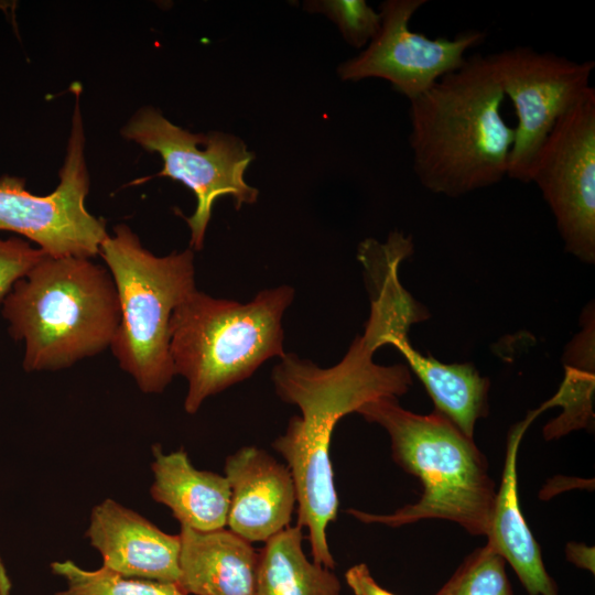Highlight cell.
Listing matches in <instances>:
<instances>
[{
    "instance_id": "1",
    "label": "cell",
    "mask_w": 595,
    "mask_h": 595,
    "mask_svg": "<svg viewBox=\"0 0 595 595\" xmlns=\"http://www.w3.org/2000/svg\"><path fill=\"white\" fill-rule=\"evenodd\" d=\"M409 314L387 293L371 296L370 315L363 335L351 343L342 360L322 368L295 354H286L272 370L278 397L296 405L283 434L272 443L284 458L296 489L298 526L306 528L313 562L334 570L326 529L336 519L338 497L329 448L333 431L345 415L379 398H399L411 385L404 365L382 366L375 351L387 345L389 334L408 328Z\"/></svg>"
},
{
    "instance_id": "2",
    "label": "cell",
    "mask_w": 595,
    "mask_h": 595,
    "mask_svg": "<svg viewBox=\"0 0 595 595\" xmlns=\"http://www.w3.org/2000/svg\"><path fill=\"white\" fill-rule=\"evenodd\" d=\"M505 99L490 54L476 53L410 100L413 170L428 191L458 197L507 176L515 127Z\"/></svg>"
},
{
    "instance_id": "3",
    "label": "cell",
    "mask_w": 595,
    "mask_h": 595,
    "mask_svg": "<svg viewBox=\"0 0 595 595\" xmlns=\"http://www.w3.org/2000/svg\"><path fill=\"white\" fill-rule=\"evenodd\" d=\"M356 413L386 430L393 461L420 479L422 494L416 502L390 513L357 509L347 513L364 523L390 528L442 519L472 536H486L497 490L474 439L440 412L418 414L403 409L397 398L376 399Z\"/></svg>"
},
{
    "instance_id": "4",
    "label": "cell",
    "mask_w": 595,
    "mask_h": 595,
    "mask_svg": "<svg viewBox=\"0 0 595 595\" xmlns=\"http://www.w3.org/2000/svg\"><path fill=\"white\" fill-rule=\"evenodd\" d=\"M9 333L25 345L26 371L68 368L110 347L120 306L107 268L44 256L3 300Z\"/></svg>"
},
{
    "instance_id": "5",
    "label": "cell",
    "mask_w": 595,
    "mask_h": 595,
    "mask_svg": "<svg viewBox=\"0 0 595 595\" xmlns=\"http://www.w3.org/2000/svg\"><path fill=\"white\" fill-rule=\"evenodd\" d=\"M294 289L260 291L248 303L216 299L197 289L173 312L170 356L175 375L188 385L184 409L249 378L266 360L283 357L282 317Z\"/></svg>"
},
{
    "instance_id": "6",
    "label": "cell",
    "mask_w": 595,
    "mask_h": 595,
    "mask_svg": "<svg viewBox=\"0 0 595 595\" xmlns=\"http://www.w3.org/2000/svg\"><path fill=\"white\" fill-rule=\"evenodd\" d=\"M115 282L120 321L110 345L121 369L144 393H161L175 376L169 325L174 310L196 290L191 249L158 257L125 224L99 249Z\"/></svg>"
},
{
    "instance_id": "7",
    "label": "cell",
    "mask_w": 595,
    "mask_h": 595,
    "mask_svg": "<svg viewBox=\"0 0 595 595\" xmlns=\"http://www.w3.org/2000/svg\"><path fill=\"white\" fill-rule=\"evenodd\" d=\"M122 134L144 149L158 152L163 170L158 174L180 181L192 190L197 205L186 218L191 229V247L201 250L212 215L214 202L223 195H231L236 208L257 201L258 191L249 186L245 172L253 159L245 143L237 137L212 132L194 134L184 130L153 108L139 110Z\"/></svg>"
},
{
    "instance_id": "8",
    "label": "cell",
    "mask_w": 595,
    "mask_h": 595,
    "mask_svg": "<svg viewBox=\"0 0 595 595\" xmlns=\"http://www.w3.org/2000/svg\"><path fill=\"white\" fill-rule=\"evenodd\" d=\"M76 93V106L60 184L39 196L24 187V180L0 177V230L13 231L35 242L53 258H88L99 255L107 238L106 223L85 206L89 178L85 162V137Z\"/></svg>"
},
{
    "instance_id": "9",
    "label": "cell",
    "mask_w": 595,
    "mask_h": 595,
    "mask_svg": "<svg viewBox=\"0 0 595 595\" xmlns=\"http://www.w3.org/2000/svg\"><path fill=\"white\" fill-rule=\"evenodd\" d=\"M490 58L517 117L507 176L531 183L536 160L552 129L592 87L595 63L575 62L530 46L506 48Z\"/></svg>"
},
{
    "instance_id": "10",
    "label": "cell",
    "mask_w": 595,
    "mask_h": 595,
    "mask_svg": "<svg viewBox=\"0 0 595 595\" xmlns=\"http://www.w3.org/2000/svg\"><path fill=\"white\" fill-rule=\"evenodd\" d=\"M565 250L595 261V89L556 122L532 170Z\"/></svg>"
},
{
    "instance_id": "11",
    "label": "cell",
    "mask_w": 595,
    "mask_h": 595,
    "mask_svg": "<svg viewBox=\"0 0 595 595\" xmlns=\"http://www.w3.org/2000/svg\"><path fill=\"white\" fill-rule=\"evenodd\" d=\"M426 2H382L379 32L366 50L338 67L340 78L353 82L382 78L410 101L429 90L444 75L458 69L467 58L466 52L483 43L486 33L467 30L453 39H431L412 31L410 20Z\"/></svg>"
},
{
    "instance_id": "12",
    "label": "cell",
    "mask_w": 595,
    "mask_h": 595,
    "mask_svg": "<svg viewBox=\"0 0 595 595\" xmlns=\"http://www.w3.org/2000/svg\"><path fill=\"white\" fill-rule=\"evenodd\" d=\"M230 487L229 530L249 542H266L290 527L296 489L286 465L266 450L244 446L226 457Z\"/></svg>"
},
{
    "instance_id": "13",
    "label": "cell",
    "mask_w": 595,
    "mask_h": 595,
    "mask_svg": "<svg viewBox=\"0 0 595 595\" xmlns=\"http://www.w3.org/2000/svg\"><path fill=\"white\" fill-rule=\"evenodd\" d=\"M86 537L109 570L127 577L178 582L180 536L163 532L113 499L93 508Z\"/></svg>"
},
{
    "instance_id": "14",
    "label": "cell",
    "mask_w": 595,
    "mask_h": 595,
    "mask_svg": "<svg viewBox=\"0 0 595 595\" xmlns=\"http://www.w3.org/2000/svg\"><path fill=\"white\" fill-rule=\"evenodd\" d=\"M180 577L188 595H257L259 552L229 529L181 526Z\"/></svg>"
},
{
    "instance_id": "15",
    "label": "cell",
    "mask_w": 595,
    "mask_h": 595,
    "mask_svg": "<svg viewBox=\"0 0 595 595\" xmlns=\"http://www.w3.org/2000/svg\"><path fill=\"white\" fill-rule=\"evenodd\" d=\"M541 412H530L509 433L501 482L491 509L487 543L513 569L529 595H558L541 550L521 512L518 499L517 456L522 436Z\"/></svg>"
},
{
    "instance_id": "16",
    "label": "cell",
    "mask_w": 595,
    "mask_h": 595,
    "mask_svg": "<svg viewBox=\"0 0 595 595\" xmlns=\"http://www.w3.org/2000/svg\"><path fill=\"white\" fill-rule=\"evenodd\" d=\"M152 452V498L166 506L181 526L197 531L226 528L230 487L225 475L196 469L183 448L164 454L154 445Z\"/></svg>"
},
{
    "instance_id": "17",
    "label": "cell",
    "mask_w": 595,
    "mask_h": 595,
    "mask_svg": "<svg viewBox=\"0 0 595 595\" xmlns=\"http://www.w3.org/2000/svg\"><path fill=\"white\" fill-rule=\"evenodd\" d=\"M421 380L435 405L466 436L474 439L475 424L488 413L489 380L470 364H444L412 347L408 331L388 335Z\"/></svg>"
},
{
    "instance_id": "18",
    "label": "cell",
    "mask_w": 595,
    "mask_h": 595,
    "mask_svg": "<svg viewBox=\"0 0 595 595\" xmlns=\"http://www.w3.org/2000/svg\"><path fill=\"white\" fill-rule=\"evenodd\" d=\"M302 541L303 528L298 524L266 541L259 552L257 595H340L337 575L310 562Z\"/></svg>"
},
{
    "instance_id": "19",
    "label": "cell",
    "mask_w": 595,
    "mask_h": 595,
    "mask_svg": "<svg viewBox=\"0 0 595 595\" xmlns=\"http://www.w3.org/2000/svg\"><path fill=\"white\" fill-rule=\"evenodd\" d=\"M585 314L583 329L570 343L564 355L563 382L558 392L540 407L542 411L554 405L563 408V412L544 426L547 440L558 439L573 430L593 424L594 313L592 310Z\"/></svg>"
},
{
    "instance_id": "20",
    "label": "cell",
    "mask_w": 595,
    "mask_h": 595,
    "mask_svg": "<svg viewBox=\"0 0 595 595\" xmlns=\"http://www.w3.org/2000/svg\"><path fill=\"white\" fill-rule=\"evenodd\" d=\"M51 570L66 583L56 595H187L177 583L127 577L105 566L85 570L71 560L52 562Z\"/></svg>"
},
{
    "instance_id": "21",
    "label": "cell",
    "mask_w": 595,
    "mask_h": 595,
    "mask_svg": "<svg viewBox=\"0 0 595 595\" xmlns=\"http://www.w3.org/2000/svg\"><path fill=\"white\" fill-rule=\"evenodd\" d=\"M435 595H512L506 561L486 542L462 562Z\"/></svg>"
},
{
    "instance_id": "22",
    "label": "cell",
    "mask_w": 595,
    "mask_h": 595,
    "mask_svg": "<svg viewBox=\"0 0 595 595\" xmlns=\"http://www.w3.org/2000/svg\"><path fill=\"white\" fill-rule=\"evenodd\" d=\"M309 10L325 13L355 47L370 43L380 30L381 15L364 0L309 2Z\"/></svg>"
},
{
    "instance_id": "23",
    "label": "cell",
    "mask_w": 595,
    "mask_h": 595,
    "mask_svg": "<svg viewBox=\"0 0 595 595\" xmlns=\"http://www.w3.org/2000/svg\"><path fill=\"white\" fill-rule=\"evenodd\" d=\"M45 253L17 237L0 240V306L14 283L23 278Z\"/></svg>"
},
{
    "instance_id": "24",
    "label": "cell",
    "mask_w": 595,
    "mask_h": 595,
    "mask_svg": "<svg viewBox=\"0 0 595 595\" xmlns=\"http://www.w3.org/2000/svg\"><path fill=\"white\" fill-rule=\"evenodd\" d=\"M345 581L355 595H394L376 582L365 563L349 567L345 573Z\"/></svg>"
},
{
    "instance_id": "25",
    "label": "cell",
    "mask_w": 595,
    "mask_h": 595,
    "mask_svg": "<svg viewBox=\"0 0 595 595\" xmlns=\"http://www.w3.org/2000/svg\"><path fill=\"white\" fill-rule=\"evenodd\" d=\"M566 558L578 567L594 573V548L581 543H570L566 547Z\"/></svg>"
},
{
    "instance_id": "26",
    "label": "cell",
    "mask_w": 595,
    "mask_h": 595,
    "mask_svg": "<svg viewBox=\"0 0 595 595\" xmlns=\"http://www.w3.org/2000/svg\"><path fill=\"white\" fill-rule=\"evenodd\" d=\"M11 580L0 555V595H11Z\"/></svg>"
}]
</instances>
